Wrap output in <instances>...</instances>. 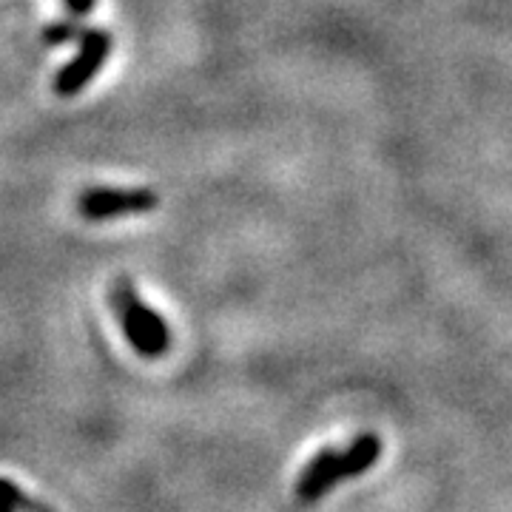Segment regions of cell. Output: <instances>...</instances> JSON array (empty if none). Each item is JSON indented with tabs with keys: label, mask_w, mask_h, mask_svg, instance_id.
<instances>
[{
	"label": "cell",
	"mask_w": 512,
	"mask_h": 512,
	"mask_svg": "<svg viewBox=\"0 0 512 512\" xmlns=\"http://www.w3.org/2000/svg\"><path fill=\"white\" fill-rule=\"evenodd\" d=\"M379 458H382V439L373 433L353 439L345 450H322L302 470L299 484H296V495H299V501L313 504L322 495H328L336 484L373 470Z\"/></svg>",
	"instance_id": "6da1fadb"
},
{
	"label": "cell",
	"mask_w": 512,
	"mask_h": 512,
	"mask_svg": "<svg viewBox=\"0 0 512 512\" xmlns=\"http://www.w3.org/2000/svg\"><path fill=\"white\" fill-rule=\"evenodd\" d=\"M111 308L117 311L120 328L126 333V339L131 342V348L137 350L140 356L157 359L163 356L168 345H171V333L168 325L163 322L160 313H154L146 302L140 299V293L134 291V285L128 279H117L111 285Z\"/></svg>",
	"instance_id": "7a4b0ae2"
},
{
	"label": "cell",
	"mask_w": 512,
	"mask_h": 512,
	"mask_svg": "<svg viewBox=\"0 0 512 512\" xmlns=\"http://www.w3.org/2000/svg\"><path fill=\"white\" fill-rule=\"evenodd\" d=\"M80 32H83V26H77L74 20H55L52 26H46L43 40H46L49 46H63V43H69V40H77Z\"/></svg>",
	"instance_id": "5b68a950"
},
{
	"label": "cell",
	"mask_w": 512,
	"mask_h": 512,
	"mask_svg": "<svg viewBox=\"0 0 512 512\" xmlns=\"http://www.w3.org/2000/svg\"><path fill=\"white\" fill-rule=\"evenodd\" d=\"M160 205L151 188H86L77 197V211L89 222L120 220L131 214H148Z\"/></svg>",
	"instance_id": "3957f363"
},
{
	"label": "cell",
	"mask_w": 512,
	"mask_h": 512,
	"mask_svg": "<svg viewBox=\"0 0 512 512\" xmlns=\"http://www.w3.org/2000/svg\"><path fill=\"white\" fill-rule=\"evenodd\" d=\"M77 43H80V52L55 74L57 97H74V94L83 92L94 77L100 74L103 63L111 55V46H114L111 35L103 32V29H83L80 37H77Z\"/></svg>",
	"instance_id": "277c9868"
},
{
	"label": "cell",
	"mask_w": 512,
	"mask_h": 512,
	"mask_svg": "<svg viewBox=\"0 0 512 512\" xmlns=\"http://www.w3.org/2000/svg\"><path fill=\"white\" fill-rule=\"evenodd\" d=\"M63 3L69 6V12H74V15H89L97 6V0H63Z\"/></svg>",
	"instance_id": "8992f818"
}]
</instances>
